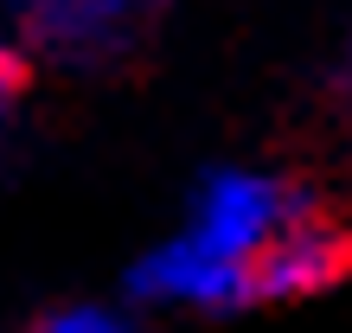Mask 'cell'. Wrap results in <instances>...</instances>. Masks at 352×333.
Returning a JSON list of instances; mask_svg holds the SVG:
<instances>
[{
	"instance_id": "6da1fadb",
	"label": "cell",
	"mask_w": 352,
	"mask_h": 333,
	"mask_svg": "<svg viewBox=\"0 0 352 333\" xmlns=\"http://www.w3.org/2000/svg\"><path fill=\"white\" fill-rule=\"evenodd\" d=\"M301 212H314L288 180L276 173H243V166H224V173H212L199 186L192 199V218H186V244L212 250V257L237 263V269H256V257L269 244H276L288 224H295ZM256 288V282H250Z\"/></svg>"
},
{
	"instance_id": "7a4b0ae2",
	"label": "cell",
	"mask_w": 352,
	"mask_h": 333,
	"mask_svg": "<svg viewBox=\"0 0 352 333\" xmlns=\"http://www.w3.org/2000/svg\"><path fill=\"white\" fill-rule=\"evenodd\" d=\"M13 13L52 65L102 71V65L148 45L167 0H13Z\"/></svg>"
},
{
	"instance_id": "3957f363",
	"label": "cell",
	"mask_w": 352,
	"mask_h": 333,
	"mask_svg": "<svg viewBox=\"0 0 352 333\" xmlns=\"http://www.w3.org/2000/svg\"><path fill=\"white\" fill-rule=\"evenodd\" d=\"M346 269H352V237L340 231V224L301 212L256 257L250 282H256V301H307V295H320V288H333Z\"/></svg>"
},
{
	"instance_id": "277c9868",
	"label": "cell",
	"mask_w": 352,
	"mask_h": 333,
	"mask_svg": "<svg viewBox=\"0 0 352 333\" xmlns=\"http://www.w3.org/2000/svg\"><path fill=\"white\" fill-rule=\"evenodd\" d=\"M135 295L167 301V308H243V301H256V288H250V269L173 237L135 263Z\"/></svg>"
},
{
	"instance_id": "5b68a950",
	"label": "cell",
	"mask_w": 352,
	"mask_h": 333,
	"mask_svg": "<svg viewBox=\"0 0 352 333\" xmlns=\"http://www.w3.org/2000/svg\"><path fill=\"white\" fill-rule=\"evenodd\" d=\"M32 333H135V327L102 301H71V308H52Z\"/></svg>"
},
{
	"instance_id": "8992f818",
	"label": "cell",
	"mask_w": 352,
	"mask_h": 333,
	"mask_svg": "<svg viewBox=\"0 0 352 333\" xmlns=\"http://www.w3.org/2000/svg\"><path fill=\"white\" fill-rule=\"evenodd\" d=\"M19 96H26V65H19V52L0 39V122L19 109Z\"/></svg>"
},
{
	"instance_id": "52a82bcc",
	"label": "cell",
	"mask_w": 352,
	"mask_h": 333,
	"mask_svg": "<svg viewBox=\"0 0 352 333\" xmlns=\"http://www.w3.org/2000/svg\"><path fill=\"white\" fill-rule=\"evenodd\" d=\"M333 90H340V103L352 109V45H346V58H340V77H333Z\"/></svg>"
}]
</instances>
